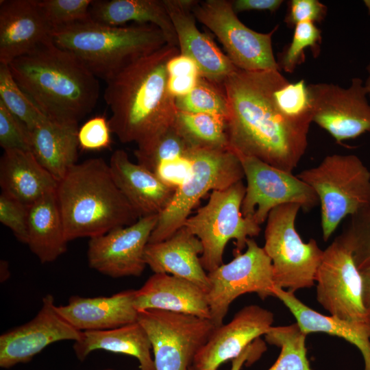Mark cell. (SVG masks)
Returning a JSON list of instances; mask_svg holds the SVG:
<instances>
[{
    "instance_id": "d590c367",
    "label": "cell",
    "mask_w": 370,
    "mask_h": 370,
    "mask_svg": "<svg viewBox=\"0 0 370 370\" xmlns=\"http://www.w3.org/2000/svg\"><path fill=\"white\" fill-rule=\"evenodd\" d=\"M321 33L314 23L307 21L296 25L291 42L279 56L278 64L280 69L293 73L297 66L304 61V51L308 48L317 55L321 41Z\"/></svg>"
},
{
    "instance_id": "d6986e66",
    "label": "cell",
    "mask_w": 370,
    "mask_h": 370,
    "mask_svg": "<svg viewBox=\"0 0 370 370\" xmlns=\"http://www.w3.org/2000/svg\"><path fill=\"white\" fill-rule=\"evenodd\" d=\"M173 24L180 53L191 58L200 75L222 85L238 68L214 40L196 25L192 7L196 0H164Z\"/></svg>"
},
{
    "instance_id": "f1b7e54d",
    "label": "cell",
    "mask_w": 370,
    "mask_h": 370,
    "mask_svg": "<svg viewBox=\"0 0 370 370\" xmlns=\"http://www.w3.org/2000/svg\"><path fill=\"white\" fill-rule=\"evenodd\" d=\"M73 349L80 361L94 351L104 350L136 358L140 370H156L149 338L138 321L110 330L82 332Z\"/></svg>"
},
{
    "instance_id": "681fc988",
    "label": "cell",
    "mask_w": 370,
    "mask_h": 370,
    "mask_svg": "<svg viewBox=\"0 0 370 370\" xmlns=\"http://www.w3.org/2000/svg\"><path fill=\"white\" fill-rule=\"evenodd\" d=\"M360 271L362 280L363 301L370 310V266Z\"/></svg>"
},
{
    "instance_id": "60d3db41",
    "label": "cell",
    "mask_w": 370,
    "mask_h": 370,
    "mask_svg": "<svg viewBox=\"0 0 370 370\" xmlns=\"http://www.w3.org/2000/svg\"><path fill=\"white\" fill-rule=\"evenodd\" d=\"M29 206L9 195H0V222L8 227L17 240L27 245Z\"/></svg>"
},
{
    "instance_id": "b9f144b4",
    "label": "cell",
    "mask_w": 370,
    "mask_h": 370,
    "mask_svg": "<svg viewBox=\"0 0 370 370\" xmlns=\"http://www.w3.org/2000/svg\"><path fill=\"white\" fill-rule=\"evenodd\" d=\"M111 130L103 116H95L86 121L78 130L79 146L84 150L97 151L110 146Z\"/></svg>"
},
{
    "instance_id": "3957f363",
    "label": "cell",
    "mask_w": 370,
    "mask_h": 370,
    "mask_svg": "<svg viewBox=\"0 0 370 370\" xmlns=\"http://www.w3.org/2000/svg\"><path fill=\"white\" fill-rule=\"evenodd\" d=\"M8 65L21 90L51 120L78 123L97 105L98 78L51 38Z\"/></svg>"
},
{
    "instance_id": "74e56055",
    "label": "cell",
    "mask_w": 370,
    "mask_h": 370,
    "mask_svg": "<svg viewBox=\"0 0 370 370\" xmlns=\"http://www.w3.org/2000/svg\"><path fill=\"white\" fill-rule=\"evenodd\" d=\"M345 230L340 235L352 251L359 270L370 266V206L350 217Z\"/></svg>"
},
{
    "instance_id": "30bf717a",
    "label": "cell",
    "mask_w": 370,
    "mask_h": 370,
    "mask_svg": "<svg viewBox=\"0 0 370 370\" xmlns=\"http://www.w3.org/2000/svg\"><path fill=\"white\" fill-rule=\"evenodd\" d=\"M196 21L208 27L223 45L226 55L238 68L248 71L280 70L272 48V36L259 33L243 23L231 1H196L192 7Z\"/></svg>"
},
{
    "instance_id": "603a6c76",
    "label": "cell",
    "mask_w": 370,
    "mask_h": 370,
    "mask_svg": "<svg viewBox=\"0 0 370 370\" xmlns=\"http://www.w3.org/2000/svg\"><path fill=\"white\" fill-rule=\"evenodd\" d=\"M138 312L161 310L210 319L206 292L195 283L167 273H153L136 290Z\"/></svg>"
},
{
    "instance_id": "8992f818",
    "label": "cell",
    "mask_w": 370,
    "mask_h": 370,
    "mask_svg": "<svg viewBox=\"0 0 370 370\" xmlns=\"http://www.w3.org/2000/svg\"><path fill=\"white\" fill-rule=\"evenodd\" d=\"M297 176L318 197L324 241L345 217L370 206V171L356 155L327 156Z\"/></svg>"
},
{
    "instance_id": "d4e9b609",
    "label": "cell",
    "mask_w": 370,
    "mask_h": 370,
    "mask_svg": "<svg viewBox=\"0 0 370 370\" xmlns=\"http://www.w3.org/2000/svg\"><path fill=\"white\" fill-rule=\"evenodd\" d=\"M58 182L31 151L5 150L0 159L1 192L29 206L55 192Z\"/></svg>"
},
{
    "instance_id": "ab89813d",
    "label": "cell",
    "mask_w": 370,
    "mask_h": 370,
    "mask_svg": "<svg viewBox=\"0 0 370 370\" xmlns=\"http://www.w3.org/2000/svg\"><path fill=\"white\" fill-rule=\"evenodd\" d=\"M0 146L4 150L31 151L30 131L0 101Z\"/></svg>"
},
{
    "instance_id": "8d00e7d4",
    "label": "cell",
    "mask_w": 370,
    "mask_h": 370,
    "mask_svg": "<svg viewBox=\"0 0 370 370\" xmlns=\"http://www.w3.org/2000/svg\"><path fill=\"white\" fill-rule=\"evenodd\" d=\"M274 98L279 109L287 117L312 122L311 97L304 79L294 83L285 81L275 90Z\"/></svg>"
},
{
    "instance_id": "277c9868",
    "label": "cell",
    "mask_w": 370,
    "mask_h": 370,
    "mask_svg": "<svg viewBox=\"0 0 370 370\" xmlns=\"http://www.w3.org/2000/svg\"><path fill=\"white\" fill-rule=\"evenodd\" d=\"M56 195L68 241L99 236L139 219L100 158L75 164L58 182Z\"/></svg>"
},
{
    "instance_id": "cb8c5ba5",
    "label": "cell",
    "mask_w": 370,
    "mask_h": 370,
    "mask_svg": "<svg viewBox=\"0 0 370 370\" xmlns=\"http://www.w3.org/2000/svg\"><path fill=\"white\" fill-rule=\"evenodd\" d=\"M202 252L199 239L182 226L168 238L148 243L145 260L153 273H167L188 280L207 292L209 280L200 260Z\"/></svg>"
},
{
    "instance_id": "bcb514c9",
    "label": "cell",
    "mask_w": 370,
    "mask_h": 370,
    "mask_svg": "<svg viewBox=\"0 0 370 370\" xmlns=\"http://www.w3.org/2000/svg\"><path fill=\"white\" fill-rule=\"evenodd\" d=\"M284 1L282 0H234L231 1L234 11L237 14L244 11H277Z\"/></svg>"
},
{
    "instance_id": "f5cc1de1",
    "label": "cell",
    "mask_w": 370,
    "mask_h": 370,
    "mask_svg": "<svg viewBox=\"0 0 370 370\" xmlns=\"http://www.w3.org/2000/svg\"><path fill=\"white\" fill-rule=\"evenodd\" d=\"M363 2L367 9L368 14L370 15V0H365Z\"/></svg>"
},
{
    "instance_id": "83f0119b",
    "label": "cell",
    "mask_w": 370,
    "mask_h": 370,
    "mask_svg": "<svg viewBox=\"0 0 370 370\" xmlns=\"http://www.w3.org/2000/svg\"><path fill=\"white\" fill-rule=\"evenodd\" d=\"M90 19L110 26L128 22L151 24L164 34L167 44L178 47L176 32L164 0H96L89 10Z\"/></svg>"
},
{
    "instance_id": "f35d334b",
    "label": "cell",
    "mask_w": 370,
    "mask_h": 370,
    "mask_svg": "<svg viewBox=\"0 0 370 370\" xmlns=\"http://www.w3.org/2000/svg\"><path fill=\"white\" fill-rule=\"evenodd\" d=\"M38 1L52 29L90 20L89 10L92 0Z\"/></svg>"
},
{
    "instance_id": "c3c4849f",
    "label": "cell",
    "mask_w": 370,
    "mask_h": 370,
    "mask_svg": "<svg viewBox=\"0 0 370 370\" xmlns=\"http://www.w3.org/2000/svg\"><path fill=\"white\" fill-rule=\"evenodd\" d=\"M199 75L169 77L168 89L175 98L186 95L195 87Z\"/></svg>"
},
{
    "instance_id": "52a82bcc",
    "label": "cell",
    "mask_w": 370,
    "mask_h": 370,
    "mask_svg": "<svg viewBox=\"0 0 370 370\" xmlns=\"http://www.w3.org/2000/svg\"><path fill=\"white\" fill-rule=\"evenodd\" d=\"M245 193L243 181L212 191L208 202L182 225L201 241L200 260L207 273L223 263L225 248L230 240H235L234 254H239L246 247L248 239L260 232V225L241 212Z\"/></svg>"
},
{
    "instance_id": "f6af8a7d",
    "label": "cell",
    "mask_w": 370,
    "mask_h": 370,
    "mask_svg": "<svg viewBox=\"0 0 370 370\" xmlns=\"http://www.w3.org/2000/svg\"><path fill=\"white\" fill-rule=\"evenodd\" d=\"M169 77L199 75L196 63L189 57L181 53L173 57L167 63Z\"/></svg>"
},
{
    "instance_id": "7402d4cb",
    "label": "cell",
    "mask_w": 370,
    "mask_h": 370,
    "mask_svg": "<svg viewBox=\"0 0 370 370\" xmlns=\"http://www.w3.org/2000/svg\"><path fill=\"white\" fill-rule=\"evenodd\" d=\"M135 289H127L109 297L71 296L67 304L56 306L59 314L76 330H105L138 321L134 301Z\"/></svg>"
},
{
    "instance_id": "2e32d148",
    "label": "cell",
    "mask_w": 370,
    "mask_h": 370,
    "mask_svg": "<svg viewBox=\"0 0 370 370\" xmlns=\"http://www.w3.org/2000/svg\"><path fill=\"white\" fill-rule=\"evenodd\" d=\"M158 219V215L141 217L130 225L90 238L89 267L113 278L141 275L147 266L145 249Z\"/></svg>"
},
{
    "instance_id": "f546056e",
    "label": "cell",
    "mask_w": 370,
    "mask_h": 370,
    "mask_svg": "<svg viewBox=\"0 0 370 370\" xmlns=\"http://www.w3.org/2000/svg\"><path fill=\"white\" fill-rule=\"evenodd\" d=\"M56 191L29 206L27 245L41 263L55 261L67 249Z\"/></svg>"
},
{
    "instance_id": "836d02e7",
    "label": "cell",
    "mask_w": 370,
    "mask_h": 370,
    "mask_svg": "<svg viewBox=\"0 0 370 370\" xmlns=\"http://www.w3.org/2000/svg\"><path fill=\"white\" fill-rule=\"evenodd\" d=\"M177 110L191 113L218 115L227 119L228 104L222 85L199 76L193 90L175 98Z\"/></svg>"
},
{
    "instance_id": "ee69618b",
    "label": "cell",
    "mask_w": 370,
    "mask_h": 370,
    "mask_svg": "<svg viewBox=\"0 0 370 370\" xmlns=\"http://www.w3.org/2000/svg\"><path fill=\"white\" fill-rule=\"evenodd\" d=\"M190 168V160L180 158L162 163L155 174L165 184L176 189L187 178Z\"/></svg>"
},
{
    "instance_id": "e0dca14e",
    "label": "cell",
    "mask_w": 370,
    "mask_h": 370,
    "mask_svg": "<svg viewBox=\"0 0 370 370\" xmlns=\"http://www.w3.org/2000/svg\"><path fill=\"white\" fill-rule=\"evenodd\" d=\"M82 332L59 314L53 296L47 294L32 320L1 335L0 367L10 369L18 364L29 362L53 343L78 341Z\"/></svg>"
},
{
    "instance_id": "9a60e30c",
    "label": "cell",
    "mask_w": 370,
    "mask_h": 370,
    "mask_svg": "<svg viewBox=\"0 0 370 370\" xmlns=\"http://www.w3.org/2000/svg\"><path fill=\"white\" fill-rule=\"evenodd\" d=\"M312 122L341 144L370 132V104L363 81L352 79L347 88L330 83L308 85Z\"/></svg>"
},
{
    "instance_id": "5bb4252c",
    "label": "cell",
    "mask_w": 370,
    "mask_h": 370,
    "mask_svg": "<svg viewBox=\"0 0 370 370\" xmlns=\"http://www.w3.org/2000/svg\"><path fill=\"white\" fill-rule=\"evenodd\" d=\"M238 157L247 182L241 206L245 217L260 225L269 212L280 206L295 204L308 212L319 204L314 190L297 175L256 158Z\"/></svg>"
},
{
    "instance_id": "7c38bea8",
    "label": "cell",
    "mask_w": 370,
    "mask_h": 370,
    "mask_svg": "<svg viewBox=\"0 0 370 370\" xmlns=\"http://www.w3.org/2000/svg\"><path fill=\"white\" fill-rule=\"evenodd\" d=\"M208 277L206 297L215 327L223 323L230 304L239 296L255 293L262 299L274 297L271 259L252 238L248 239L244 253L236 254L230 262L208 272Z\"/></svg>"
},
{
    "instance_id": "db71d44e",
    "label": "cell",
    "mask_w": 370,
    "mask_h": 370,
    "mask_svg": "<svg viewBox=\"0 0 370 370\" xmlns=\"http://www.w3.org/2000/svg\"><path fill=\"white\" fill-rule=\"evenodd\" d=\"M102 370H114V369H102Z\"/></svg>"
},
{
    "instance_id": "8fae6325",
    "label": "cell",
    "mask_w": 370,
    "mask_h": 370,
    "mask_svg": "<svg viewBox=\"0 0 370 370\" xmlns=\"http://www.w3.org/2000/svg\"><path fill=\"white\" fill-rule=\"evenodd\" d=\"M156 370H188L216 328L210 319L161 310L138 312Z\"/></svg>"
},
{
    "instance_id": "e575fe53",
    "label": "cell",
    "mask_w": 370,
    "mask_h": 370,
    "mask_svg": "<svg viewBox=\"0 0 370 370\" xmlns=\"http://www.w3.org/2000/svg\"><path fill=\"white\" fill-rule=\"evenodd\" d=\"M0 101L29 131L47 118L19 87L9 65L3 63H0Z\"/></svg>"
},
{
    "instance_id": "6da1fadb",
    "label": "cell",
    "mask_w": 370,
    "mask_h": 370,
    "mask_svg": "<svg viewBox=\"0 0 370 370\" xmlns=\"http://www.w3.org/2000/svg\"><path fill=\"white\" fill-rule=\"evenodd\" d=\"M286 80L279 70L237 69L222 86L230 149L292 173L306 151L311 123L291 119L279 109L274 92Z\"/></svg>"
},
{
    "instance_id": "7dc6e473",
    "label": "cell",
    "mask_w": 370,
    "mask_h": 370,
    "mask_svg": "<svg viewBox=\"0 0 370 370\" xmlns=\"http://www.w3.org/2000/svg\"><path fill=\"white\" fill-rule=\"evenodd\" d=\"M266 350L264 343L260 338L250 344L238 357L232 360L230 370H241L245 363H252L258 360ZM188 370H195L191 365Z\"/></svg>"
},
{
    "instance_id": "816d5d0a",
    "label": "cell",
    "mask_w": 370,
    "mask_h": 370,
    "mask_svg": "<svg viewBox=\"0 0 370 370\" xmlns=\"http://www.w3.org/2000/svg\"><path fill=\"white\" fill-rule=\"evenodd\" d=\"M366 69L368 73V76L366 81L364 82V85L367 92V96L370 99V62H369Z\"/></svg>"
},
{
    "instance_id": "4fadbf2b",
    "label": "cell",
    "mask_w": 370,
    "mask_h": 370,
    "mask_svg": "<svg viewBox=\"0 0 370 370\" xmlns=\"http://www.w3.org/2000/svg\"><path fill=\"white\" fill-rule=\"evenodd\" d=\"M315 283L317 300L330 315L370 323V310L363 301L360 271L340 236L323 250Z\"/></svg>"
},
{
    "instance_id": "7bdbcfd3",
    "label": "cell",
    "mask_w": 370,
    "mask_h": 370,
    "mask_svg": "<svg viewBox=\"0 0 370 370\" xmlns=\"http://www.w3.org/2000/svg\"><path fill=\"white\" fill-rule=\"evenodd\" d=\"M284 22L291 27L302 22H320L326 15L327 7L318 0H291Z\"/></svg>"
},
{
    "instance_id": "4316f807",
    "label": "cell",
    "mask_w": 370,
    "mask_h": 370,
    "mask_svg": "<svg viewBox=\"0 0 370 370\" xmlns=\"http://www.w3.org/2000/svg\"><path fill=\"white\" fill-rule=\"evenodd\" d=\"M78 123L47 118L30 131L31 151L59 182L77 164Z\"/></svg>"
},
{
    "instance_id": "9c48e42d",
    "label": "cell",
    "mask_w": 370,
    "mask_h": 370,
    "mask_svg": "<svg viewBox=\"0 0 370 370\" xmlns=\"http://www.w3.org/2000/svg\"><path fill=\"white\" fill-rule=\"evenodd\" d=\"M300 208L289 204L269 212L263 247L272 263L275 286L294 293L314 286L323 254L315 240L305 243L297 232L295 220Z\"/></svg>"
},
{
    "instance_id": "1f68e13d",
    "label": "cell",
    "mask_w": 370,
    "mask_h": 370,
    "mask_svg": "<svg viewBox=\"0 0 370 370\" xmlns=\"http://www.w3.org/2000/svg\"><path fill=\"white\" fill-rule=\"evenodd\" d=\"M297 323L272 326L265 341L280 348L276 361L268 370H312L307 358L306 337Z\"/></svg>"
},
{
    "instance_id": "5b68a950",
    "label": "cell",
    "mask_w": 370,
    "mask_h": 370,
    "mask_svg": "<svg viewBox=\"0 0 370 370\" xmlns=\"http://www.w3.org/2000/svg\"><path fill=\"white\" fill-rule=\"evenodd\" d=\"M51 38L58 47L75 54L105 82L167 44L164 34L153 25L116 27L91 20L53 29Z\"/></svg>"
},
{
    "instance_id": "ffe728a7",
    "label": "cell",
    "mask_w": 370,
    "mask_h": 370,
    "mask_svg": "<svg viewBox=\"0 0 370 370\" xmlns=\"http://www.w3.org/2000/svg\"><path fill=\"white\" fill-rule=\"evenodd\" d=\"M51 27L38 0L0 1V63L32 51L51 39Z\"/></svg>"
},
{
    "instance_id": "ba28073f",
    "label": "cell",
    "mask_w": 370,
    "mask_h": 370,
    "mask_svg": "<svg viewBox=\"0 0 370 370\" xmlns=\"http://www.w3.org/2000/svg\"><path fill=\"white\" fill-rule=\"evenodd\" d=\"M188 158L191 162L189 175L158 215L149 243L162 241L180 228L208 192L227 188L245 177L241 162L230 149L192 148Z\"/></svg>"
},
{
    "instance_id": "4dcf8cb0",
    "label": "cell",
    "mask_w": 370,
    "mask_h": 370,
    "mask_svg": "<svg viewBox=\"0 0 370 370\" xmlns=\"http://www.w3.org/2000/svg\"><path fill=\"white\" fill-rule=\"evenodd\" d=\"M173 125L193 148L230 149L223 116L177 110Z\"/></svg>"
},
{
    "instance_id": "f907efd6",
    "label": "cell",
    "mask_w": 370,
    "mask_h": 370,
    "mask_svg": "<svg viewBox=\"0 0 370 370\" xmlns=\"http://www.w3.org/2000/svg\"><path fill=\"white\" fill-rule=\"evenodd\" d=\"M10 274L9 267L8 262L5 260L1 261V281L4 282L8 278Z\"/></svg>"
},
{
    "instance_id": "44dd1931",
    "label": "cell",
    "mask_w": 370,
    "mask_h": 370,
    "mask_svg": "<svg viewBox=\"0 0 370 370\" xmlns=\"http://www.w3.org/2000/svg\"><path fill=\"white\" fill-rule=\"evenodd\" d=\"M109 166L117 187L139 218L159 215L171 202L176 189L145 166L131 161L125 151L115 150Z\"/></svg>"
},
{
    "instance_id": "7a4b0ae2",
    "label": "cell",
    "mask_w": 370,
    "mask_h": 370,
    "mask_svg": "<svg viewBox=\"0 0 370 370\" xmlns=\"http://www.w3.org/2000/svg\"><path fill=\"white\" fill-rule=\"evenodd\" d=\"M180 53L177 47L166 44L106 82L109 126L121 143L145 145L173 124L177 109L168 89L166 65Z\"/></svg>"
},
{
    "instance_id": "484cf974",
    "label": "cell",
    "mask_w": 370,
    "mask_h": 370,
    "mask_svg": "<svg viewBox=\"0 0 370 370\" xmlns=\"http://www.w3.org/2000/svg\"><path fill=\"white\" fill-rule=\"evenodd\" d=\"M274 297L289 310L304 334L323 332L345 339L359 349L364 359L365 370H370V323L321 314L304 304L294 292L279 287H274Z\"/></svg>"
},
{
    "instance_id": "d6a6232c",
    "label": "cell",
    "mask_w": 370,
    "mask_h": 370,
    "mask_svg": "<svg viewBox=\"0 0 370 370\" xmlns=\"http://www.w3.org/2000/svg\"><path fill=\"white\" fill-rule=\"evenodd\" d=\"M192 148L173 124L148 143L137 147L134 153L138 164L155 173L163 162L188 158Z\"/></svg>"
},
{
    "instance_id": "ac0fdd59",
    "label": "cell",
    "mask_w": 370,
    "mask_h": 370,
    "mask_svg": "<svg viewBox=\"0 0 370 370\" xmlns=\"http://www.w3.org/2000/svg\"><path fill=\"white\" fill-rule=\"evenodd\" d=\"M272 312L258 305L243 307L226 324L216 327L196 354L195 370H217L229 360L238 357L250 344L273 326Z\"/></svg>"
}]
</instances>
